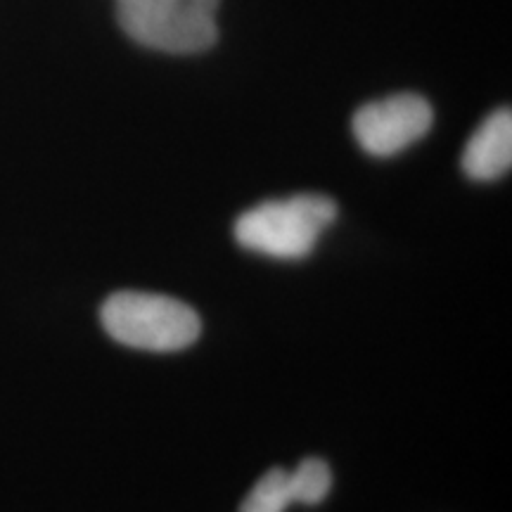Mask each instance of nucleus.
Here are the masks:
<instances>
[{
  "instance_id": "nucleus-1",
  "label": "nucleus",
  "mask_w": 512,
  "mask_h": 512,
  "mask_svg": "<svg viewBox=\"0 0 512 512\" xmlns=\"http://www.w3.org/2000/svg\"><path fill=\"white\" fill-rule=\"evenodd\" d=\"M335 219L337 204L330 197L304 192L245 211L235 221V240L249 252L273 259H304Z\"/></svg>"
},
{
  "instance_id": "nucleus-2",
  "label": "nucleus",
  "mask_w": 512,
  "mask_h": 512,
  "mask_svg": "<svg viewBox=\"0 0 512 512\" xmlns=\"http://www.w3.org/2000/svg\"><path fill=\"white\" fill-rule=\"evenodd\" d=\"M100 320L114 342L145 351H181L202 332L200 316L188 304L150 292L112 294Z\"/></svg>"
},
{
  "instance_id": "nucleus-3",
  "label": "nucleus",
  "mask_w": 512,
  "mask_h": 512,
  "mask_svg": "<svg viewBox=\"0 0 512 512\" xmlns=\"http://www.w3.org/2000/svg\"><path fill=\"white\" fill-rule=\"evenodd\" d=\"M219 0H119L121 29L162 53H202L216 41Z\"/></svg>"
},
{
  "instance_id": "nucleus-4",
  "label": "nucleus",
  "mask_w": 512,
  "mask_h": 512,
  "mask_svg": "<svg viewBox=\"0 0 512 512\" xmlns=\"http://www.w3.org/2000/svg\"><path fill=\"white\" fill-rule=\"evenodd\" d=\"M430 102L415 93H399L368 102L354 114V136L373 157H394L418 143L432 128Z\"/></svg>"
},
{
  "instance_id": "nucleus-5",
  "label": "nucleus",
  "mask_w": 512,
  "mask_h": 512,
  "mask_svg": "<svg viewBox=\"0 0 512 512\" xmlns=\"http://www.w3.org/2000/svg\"><path fill=\"white\" fill-rule=\"evenodd\" d=\"M512 164V114L508 107L489 114L463 152V171L475 181H496Z\"/></svg>"
},
{
  "instance_id": "nucleus-6",
  "label": "nucleus",
  "mask_w": 512,
  "mask_h": 512,
  "mask_svg": "<svg viewBox=\"0 0 512 512\" xmlns=\"http://www.w3.org/2000/svg\"><path fill=\"white\" fill-rule=\"evenodd\" d=\"M290 503H294L290 472L273 467L254 484L240 512H285Z\"/></svg>"
},
{
  "instance_id": "nucleus-7",
  "label": "nucleus",
  "mask_w": 512,
  "mask_h": 512,
  "mask_svg": "<svg viewBox=\"0 0 512 512\" xmlns=\"http://www.w3.org/2000/svg\"><path fill=\"white\" fill-rule=\"evenodd\" d=\"M290 484L294 503L318 505L330 494L332 472L325 460L306 458L299 463L297 470L290 472Z\"/></svg>"
}]
</instances>
